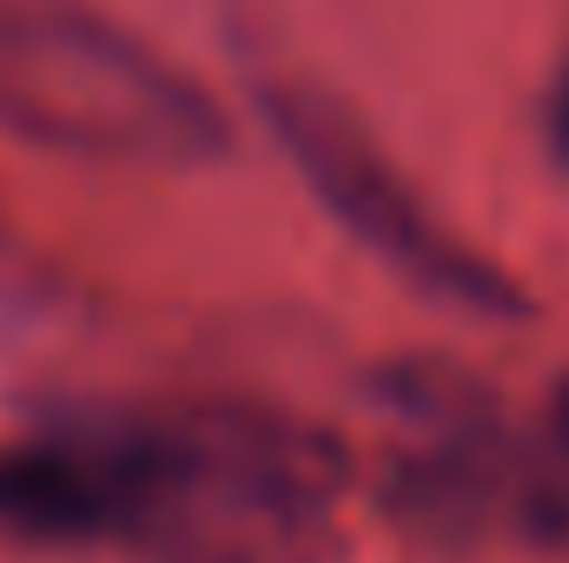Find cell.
<instances>
[{
    "mask_svg": "<svg viewBox=\"0 0 569 563\" xmlns=\"http://www.w3.org/2000/svg\"><path fill=\"white\" fill-rule=\"evenodd\" d=\"M87 537L140 563H338L345 451L246 398H186L73 437Z\"/></svg>",
    "mask_w": 569,
    "mask_h": 563,
    "instance_id": "cell-1",
    "label": "cell"
},
{
    "mask_svg": "<svg viewBox=\"0 0 569 563\" xmlns=\"http://www.w3.org/2000/svg\"><path fill=\"white\" fill-rule=\"evenodd\" d=\"M0 134L100 166H206L219 100L80 0H0Z\"/></svg>",
    "mask_w": 569,
    "mask_h": 563,
    "instance_id": "cell-2",
    "label": "cell"
},
{
    "mask_svg": "<svg viewBox=\"0 0 569 563\" xmlns=\"http://www.w3.org/2000/svg\"><path fill=\"white\" fill-rule=\"evenodd\" d=\"M259 113L284 146V159L298 166V179L311 186V199L398 279L418 292L463 305L477 318H523V292L503 279V266H490L470 239H457L418 186L385 159V146L358 127V113L305 80H266L259 87Z\"/></svg>",
    "mask_w": 569,
    "mask_h": 563,
    "instance_id": "cell-3",
    "label": "cell"
},
{
    "mask_svg": "<svg viewBox=\"0 0 569 563\" xmlns=\"http://www.w3.org/2000/svg\"><path fill=\"white\" fill-rule=\"evenodd\" d=\"M378 412L391 437V484L398 504L443 531L463 537L477 524H490L497 511L517 517V484H523V457L510 451L497 405L443 372V365H405L378 385Z\"/></svg>",
    "mask_w": 569,
    "mask_h": 563,
    "instance_id": "cell-4",
    "label": "cell"
},
{
    "mask_svg": "<svg viewBox=\"0 0 569 563\" xmlns=\"http://www.w3.org/2000/svg\"><path fill=\"white\" fill-rule=\"evenodd\" d=\"M543 159L557 172H569V40H563V53H557L550 87H543Z\"/></svg>",
    "mask_w": 569,
    "mask_h": 563,
    "instance_id": "cell-5",
    "label": "cell"
}]
</instances>
